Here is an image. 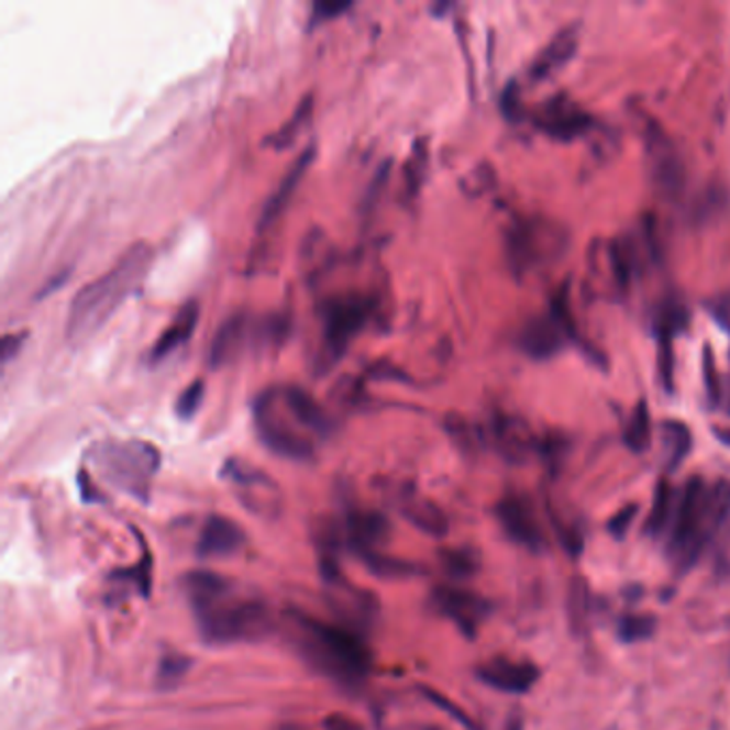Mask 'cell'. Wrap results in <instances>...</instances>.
Listing matches in <instances>:
<instances>
[{"mask_svg": "<svg viewBox=\"0 0 730 730\" xmlns=\"http://www.w3.org/2000/svg\"><path fill=\"white\" fill-rule=\"evenodd\" d=\"M185 589L198 630L210 645L257 641L273 626L268 605L236 580L214 572H193L185 578Z\"/></svg>", "mask_w": 730, "mask_h": 730, "instance_id": "cell-1", "label": "cell"}, {"mask_svg": "<svg viewBox=\"0 0 730 730\" xmlns=\"http://www.w3.org/2000/svg\"><path fill=\"white\" fill-rule=\"evenodd\" d=\"M155 262V248L146 241L126 246L119 259L97 279L81 285L69 302L65 336L69 343L81 345L90 341L112 316L121 309L124 300L144 284Z\"/></svg>", "mask_w": 730, "mask_h": 730, "instance_id": "cell-2", "label": "cell"}, {"mask_svg": "<svg viewBox=\"0 0 730 730\" xmlns=\"http://www.w3.org/2000/svg\"><path fill=\"white\" fill-rule=\"evenodd\" d=\"M289 630L296 650L330 682L350 690L365 684L370 671V651L354 628L289 612Z\"/></svg>", "mask_w": 730, "mask_h": 730, "instance_id": "cell-3", "label": "cell"}, {"mask_svg": "<svg viewBox=\"0 0 730 730\" xmlns=\"http://www.w3.org/2000/svg\"><path fill=\"white\" fill-rule=\"evenodd\" d=\"M729 519V480L707 485L703 478H690L677 495L673 526L668 529L666 553L673 566L679 572L690 569Z\"/></svg>", "mask_w": 730, "mask_h": 730, "instance_id": "cell-4", "label": "cell"}, {"mask_svg": "<svg viewBox=\"0 0 730 730\" xmlns=\"http://www.w3.org/2000/svg\"><path fill=\"white\" fill-rule=\"evenodd\" d=\"M103 480L133 499L148 501L162 465L157 446L142 440H108L90 452Z\"/></svg>", "mask_w": 730, "mask_h": 730, "instance_id": "cell-5", "label": "cell"}, {"mask_svg": "<svg viewBox=\"0 0 730 730\" xmlns=\"http://www.w3.org/2000/svg\"><path fill=\"white\" fill-rule=\"evenodd\" d=\"M253 420L262 444L289 461H309L313 456V440L289 413L279 388L264 390L253 403Z\"/></svg>", "mask_w": 730, "mask_h": 730, "instance_id": "cell-6", "label": "cell"}, {"mask_svg": "<svg viewBox=\"0 0 730 730\" xmlns=\"http://www.w3.org/2000/svg\"><path fill=\"white\" fill-rule=\"evenodd\" d=\"M373 300L363 294L350 291L341 296H332L324 302L322 309V325H324L325 358L336 363L341 354L350 347L354 336L363 332L373 316Z\"/></svg>", "mask_w": 730, "mask_h": 730, "instance_id": "cell-7", "label": "cell"}, {"mask_svg": "<svg viewBox=\"0 0 730 730\" xmlns=\"http://www.w3.org/2000/svg\"><path fill=\"white\" fill-rule=\"evenodd\" d=\"M566 246V236L557 225L540 221H517L506 234L508 264L517 275H526L531 268L542 266L546 259H555Z\"/></svg>", "mask_w": 730, "mask_h": 730, "instance_id": "cell-8", "label": "cell"}, {"mask_svg": "<svg viewBox=\"0 0 730 730\" xmlns=\"http://www.w3.org/2000/svg\"><path fill=\"white\" fill-rule=\"evenodd\" d=\"M572 334H574V325H572V316H569L568 294H566V289H562L553 300L551 313L535 316L523 325L519 343L529 358L551 361L553 356H557L564 350L566 339Z\"/></svg>", "mask_w": 730, "mask_h": 730, "instance_id": "cell-9", "label": "cell"}, {"mask_svg": "<svg viewBox=\"0 0 730 730\" xmlns=\"http://www.w3.org/2000/svg\"><path fill=\"white\" fill-rule=\"evenodd\" d=\"M221 476L232 485L239 501L253 515L270 519L279 512L281 493L273 483V478H268L262 469H255L253 465H248L244 461L230 458L223 465Z\"/></svg>", "mask_w": 730, "mask_h": 730, "instance_id": "cell-10", "label": "cell"}, {"mask_svg": "<svg viewBox=\"0 0 730 730\" xmlns=\"http://www.w3.org/2000/svg\"><path fill=\"white\" fill-rule=\"evenodd\" d=\"M497 521L504 533L519 546L528 549L531 553H540L546 549V535L540 526V517L531 504L528 495H506L499 499L495 508Z\"/></svg>", "mask_w": 730, "mask_h": 730, "instance_id": "cell-11", "label": "cell"}, {"mask_svg": "<svg viewBox=\"0 0 730 730\" xmlns=\"http://www.w3.org/2000/svg\"><path fill=\"white\" fill-rule=\"evenodd\" d=\"M433 607L450 619L467 639H476L478 630L493 612V605L485 596L461 587H438L433 591Z\"/></svg>", "mask_w": 730, "mask_h": 730, "instance_id": "cell-12", "label": "cell"}, {"mask_svg": "<svg viewBox=\"0 0 730 730\" xmlns=\"http://www.w3.org/2000/svg\"><path fill=\"white\" fill-rule=\"evenodd\" d=\"M645 144H648L645 148H648L651 176L657 189L666 196H677L684 189L686 169L675 144L655 124H650V129L645 131Z\"/></svg>", "mask_w": 730, "mask_h": 730, "instance_id": "cell-13", "label": "cell"}, {"mask_svg": "<svg viewBox=\"0 0 730 730\" xmlns=\"http://www.w3.org/2000/svg\"><path fill=\"white\" fill-rule=\"evenodd\" d=\"M343 538L356 557L365 562L381 553V546L390 538V521L377 510L352 508L345 512Z\"/></svg>", "mask_w": 730, "mask_h": 730, "instance_id": "cell-14", "label": "cell"}, {"mask_svg": "<svg viewBox=\"0 0 730 730\" xmlns=\"http://www.w3.org/2000/svg\"><path fill=\"white\" fill-rule=\"evenodd\" d=\"M533 122L553 140L569 142L585 135L591 129L594 119L578 103H574L564 95H557L551 97L546 103H542V108L535 112Z\"/></svg>", "mask_w": 730, "mask_h": 730, "instance_id": "cell-15", "label": "cell"}, {"mask_svg": "<svg viewBox=\"0 0 730 730\" xmlns=\"http://www.w3.org/2000/svg\"><path fill=\"white\" fill-rule=\"evenodd\" d=\"M476 677L493 690L526 694L540 679V668L528 660L490 657L476 668Z\"/></svg>", "mask_w": 730, "mask_h": 730, "instance_id": "cell-16", "label": "cell"}, {"mask_svg": "<svg viewBox=\"0 0 730 730\" xmlns=\"http://www.w3.org/2000/svg\"><path fill=\"white\" fill-rule=\"evenodd\" d=\"M490 438L497 452L510 463H526L535 450V440L526 420L512 413H497L490 422Z\"/></svg>", "mask_w": 730, "mask_h": 730, "instance_id": "cell-17", "label": "cell"}, {"mask_svg": "<svg viewBox=\"0 0 730 730\" xmlns=\"http://www.w3.org/2000/svg\"><path fill=\"white\" fill-rule=\"evenodd\" d=\"M313 159H316V144H309V146H307V148L294 159V163L289 165V169L285 172L281 182L277 185V189H275V191L270 193V198L264 202V208H262L259 219H257L259 230L270 228V225L284 214L285 208L291 202V198H294L298 185L302 182V178H305V174L309 172V165L313 163Z\"/></svg>", "mask_w": 730, "mask_h": 730, "instance_id": "cell-18", "label": "cell"}, {"mask_svg": "<svg viewBox=\"0 0 730 730\" xmlns=\"http://www.w3.org/2000/svg\"><path fill=\"white\" fill-rule=\"evenodd\" d=\"M395 504H397L399 512L406 517L413 528H418L420 531L429 533V535H435V538L446 535V515L442 512V508L435 501H431L429 497H424L416 488H399L397 495H395Z\"/></svg>", "mask_w": 730, "mask_h": 730, "instance_id": "cell-19", "label": "cell"}, {"mask_svg": "<svg viewBox=\"0 0 730 730\" xmlns=\"http://www.w3.org/2000/svg\"><path fill=\"white\" fill-rule=\"evenodd\" d=\"M279 395L284 399L289 413L298 420V424L309 431L313 438H328L332 433V420L325 413L322 403L300 386H281Z\"/></svg>", "mask_w": 730, "mask_h": 730, "instance_id": "cell-20", "label": "cell"}, {"mask_svg": "<svg viewBox=\"0 0 730 730\" xmlns=\"http://www.w3.org/2000/svg\"><path fill=\"white\" fill-rule=\"evenodd\" d=\"M198 320H200L198 300H187L169 320V324L163 328L162 334L155 339L148 356L151 363H162L169 354L180 350L193 336Z\"/></svg>", "mask_w": 730, "mask_h": 730, "instance_id": "cell-21", "label": "cell"}, {"mask_svg": "<svg viewBox=\"0 0 730 730\" xmlns=\"http://www.w3.org/2000/svg\"><path fill=\"white\" fill-rule=\"evenodd\" d=\"M248 325H251V318L243 311L230 316L223 324L219 325V330L212 336L210 350H208V365L212 368L232 365L243 350Z\"/></svg>", "mask_w": 730, "mask_h": 730, "instance_id": "cell-22", "label": "cell"}, {"mask_svg": "<svg viewBox=\"0 0 730 730\" xmlns=\"http://www.w3.org/2000/svg\"><path fill=\"white\" fill-rule=\"evenodd\" d=\"M578 24L566 26L564 31H560L551 43L538 54V58L531 63L529 67V76L533 81L546 80L551 78L555 71H560L569 58L576 54L578 47Z\"/></svg>", "mask_w": 730, "mask_h": 730, "instance_id": "cell-23", "label": "cell"}, {"mask_svg": "<svg viewBox=\"0 0 730 730\" xmlns=\"http://www.w3.org/2000/svg\"><path fill=\"white\" fill-rule=\"evenodd\" d=\"M243 529L239 528L232 519L225 517H208L203 523L200 540H198V555L200 557H228L243 546Z\"/></svg>", "mask_w": 730, "mask_h": 730, "instance_id": "cell-24", "label": "cell"}, {"mask_svg": "<svg viewBox=\"0 0 730 730\" xmlns=\"http://www.w3.org/2000/svg\"><path fill=\"white\" fill-rule=\"evenodd\" d=\"M677 495L679 493L671 487L668 480L657 483L655 495H653V504H651L650 517H648V523H645V533L650 538H660L673 526V517H675V508H677Z\"/></svg>", "mask_w": 730, "mask_h": 730, "instance_id": "cell-25", "label": "cell"}, {"mask_svg": "<svg viewBox=\"0 0 730 730\" xmlns=\"http://www.w3.org/2000/svg\"><path fill=\"white\" fill-rule=\"evenodd\" d=\"M662 435V446H664V461L666 469L675 472L682 467V463L688 458L692 452V431L688 424L677 422V420H666L660 429Z\"/></svg>", "mask_w": 730, "mask_h": 730, "instance_id": "cell-26", "label": "cell"}, {"mask_svg": "<svg viewBox=\"0 0 730 730\" xmlns=\"http://www.w3.org/2000/svg\"><path fill=\"white\" fill-rule=\"evenodd\" d=\"M311 117H313V95H305L287 122L266 137V144L277 148V151H284L287 146H291V142L309 126Z\"/></svg>", "mask_w": 730, "mask_h": 730, "instance_id": "cell-27", "label": "cell"}, {"mask_svg": "<svg viewBox=\"0 0 730 730\" xmlns=\"http://www.w3.org/2000/svg\"><path fill=\"white\" fill-rule=\"evenodd\" d=\"M591 615V589L583 576H574L568 587V619L576 634L587 630Z\"/></svg>", "mask_w": 730, "mask_h": 730, "instance_id": "cell-28", "label": "cell"}, {"mask_svg": "<svg viewBox=\"0 0 730 730\" xmlns=\"http://www.w3.org/2000/svg\"><path fill=\"white\" fill-rule=\"evenodd\" d=\"M623 442L637 454L648 452L651 446V413L648 401H639L634 411L630 413L623 431Z\"/></svg>", "mask_w": 730, "mask_h": 730, "instance_id": "cell-29", "label": "cell"}, {"mask_svg": "<svg viewBox=\"0 0 730 730\" xmlns=\"http://www.w3.org/2000/svg\"><path fill=\"white\" fill-rule=\"evenodd\" d=\"M657 630V619L648 612L639 615H623L617 623V637L621 643H641L648 641Z\"/></svg>", "mask_w": 730, "mask_h": 730, "instance_id": "cell-30", "label": "cell"}, {"mask_svg": "<svg viewBox=\"0 0 730 730\" xmlns=\"http://www.w3.org/2000/svg\"><path fill=\"white\" fill-rule=\"evenodd\" d=\"M480 553L472 546H456L442 551V566L454 578H469L480 569Z\"/></svg>", "mask_w": 730, "mask_h": 730, "instance_id": "cell-31", "label": "cell"}, {"mask_svg": "<svg viewBox=\"0 0 730 730\" xmlns=\"http://www.w3.org/2000/svg\"><path fill=\"white\" fill-rule=\"evenodd\" d=\"M153 562H151V553L144 549V560L131 568L119 569L110 576V580H114L119 587H131L133 591H140L142 596H148L151 585H153Z\"/></svg>", "mask_w": 730, "mask_h": 730, "instance_id": "cell-32", "label": "cell"}, {"mask_svg": "<svg viewBox=\"0 0 730 730\" xmlns=\"http://www.w3.org/2000/svg\"><path fill=\"white\" fill-rule=\"evenodd\" d=\"M203 395H206V384L198 377L180 390V395L176 397V403H174V413L180 420H191L198 413V409L202 407Z\"/></svg>", "mask_w": 730, "mask_h": 730, "instance_id": "cell-33", "label": "cell"}, {"mask_svg": "<svg viewBox=\"0 0 730 730\" xmlns=\"http://www.w3.org/2000/svg\"><path fill=\"white\" fill-rule=\"evenodd\" d=\"M703 375H705V388H707V397H709L711 406H720L722 379L725 377H720L718 366H716V358H714V352L709 347H705V354H703Z\"/></svg>", "mask_w": 730, "mask_h": 730, "instance_id": "cell-34", "label": "cell"}, {"mask_svg": "<svg viewBox=\"0 0 730 730\" xmlns=\"http://www.w3.org/2000/svg\"><path fill=\"white\" fill-rule=\"evenodd\" d=\"M352 9V2L350 0H316L313 7H311V18H309V26H318V24H324V22H330L339 15H343L345 11Z\"/></svg>", "mask_w": 730, "mask_h": 730, "instance_id": "cell-35", "label": "cell"}, {"mask_svg": "<svg viewBox=\"0 0 730 730\" xmlns=\"http://www.w3.org/2000/svg\"><path fill=\"white\" fill-rule=\"evenodd\" d=\"M189 668V660L185 655H167L163 657L159 664V684L163 688L174 686L178 679H182V675Z\"/></svg>", "mask_w": 730, "mask_h": 730, "instance_id": "cell-36", "label": "cell"}, {"mask_svg": "<svg viewBox=\"0 0 730 730\" xmlns=\"http://www.w3.org/2000/svg\"><path fill=\"white\" fill-rule=\"evenodd\" d=\"M411 167L406 169V185L407 191H418L420 182H422V172L427 167V151H424V142H416L413 153H411Z\"/></svg>", "mask_w": 730, "mask_h": 730, "instance_id": "cell-37", "label": "cell"}, {"mask_svg": "<svg viewBox=\"0 0 730 730\" xmlns=\"http://www.w3.org/2000/svg\"><path fill=\"white\" fill-rule=\"evenodd\" d=\"M639 515V506L637 504H630V506H623L617 515H612L607 523V529H609L610 535L615 540H623L628 535V531L632 528L634 519Z\"/></svg>", "mask_w": 730, "mask_h": 730, "instance_id": "cell-38", "label": "cell"}, {"mask_svg": "<svg viewBox=\"0 0 730 730\" xmlns=\"http://www.w3.org/2000/svg\"><path fill=\"white\" fill-rule=\"evenodd\" d=\"M447 433L452 435V440L465 450H474L476 447V438H474V431L472 427L458 418V416H447L446 420Z\"/></svg>", "mask_w": 730, "mask_h": 730, "instance_id": "cell-39", "label": "cell"}, {"mask_svg": "<svg viewBox=\"0 0 730 730\" xmlns=\"http://www.w3.org/2000/svg\"><path fill=\"white\" fill-rule=\"evenodd\" d=\"M501 110L510 121H517L521 117V97L517 84H510L501 95Z\"/></svg>", "mask_w": 730, "mask_h": 730, "instance_id": "cell-40", "label": "cell"}, {"mask_svg": "<svg viewBox=\"0 0 730 730\" xmlns=\"http://www.w3.org/2000/svg\"><path fill=\"white\" fill-rule=\"evenodd\" d=\"M24 336H26V332H9V334L2 336V341H0V358H2V363H9L15 356V352L22 347Z\"/></svg>", "mask_w": 730, "mask_h": 730, "instance_id": "cell-41", "label": "cell"}, {"mask_svg": "<svg viewBox=\"0 0 730 730\" xmlns=\"http://www.w3.org/2000/svg\"><path fill=\"white\" fill-rule=\"evenodd\" d=\"M324 730H363V727L343 714H330L324 720Z\"/></svg>", "mask_w": 730, "mask_h": 730, "instance_id": "cell-42", "label": "cell"}, {"mask_svg": "<svg viewBox=\"0 0 730 730\" xmlns=\"http://www.w3.org/2000/svg\"><path fill=\"white\" fill-rule=\"evenodd\" d=\"M725 409V413L730 416V375L722 379V397H720V406Z\"/></svg>", "mask_w": 730, "mask_h": 730, "instance_id": "cell-43", "label": "cell"}, {"mask_svg": "<svg viewBox=\"0 0 730 730\" xmlns=\"http://www.w3.org/2000/svg\"><path fill=\"white\" fill-rule=\"evenodd\" d=\"M523 729V722H521V718L515 714L510 720H508V727H506V730H521Z\"/></svg>", "mask_w": 730, "mask_h": 730, "instance_id": "cell-44", "label": "cell"}, {"mask_svg": "<svg viewBox=\"0 0 730 730\" xmlns=\"http://www.w3.org/2000/svg\"><path fill=\"white\" fill-rule=\"evenodd\" d=\"M281 730H302V729H298V727H284V729Z\"/></svg>", "mask_w": 730, "mask_h": 730, "instance_id": "cell-45", "label": "cell"}]
</instances>
